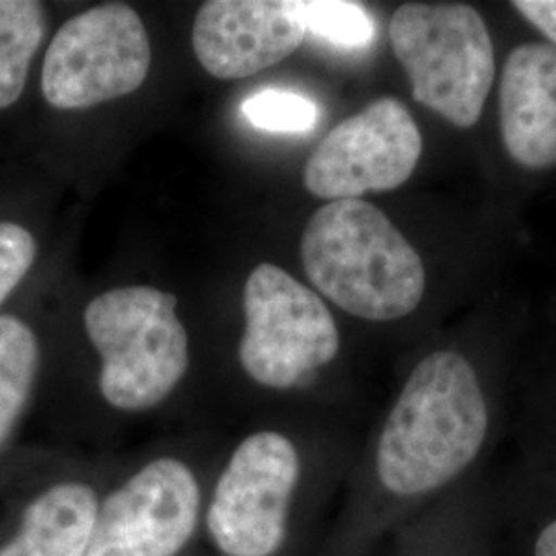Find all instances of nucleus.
<instances>
[{"label":"nucleus","mask_w":556,"mask_h":556,"mask_svg":"<svg viewBox=\"0 0 556 556\" xmlns=\"http://www.w3.org/2000/svg\"><path fill=\"white\" fill-rule=\"evenodd\" d=\"M489 410L472 365L452 351L422 358L379 435L376 472L400 498L438 491L462 475L486 439Z\"/></svg>","instance_id":"obj_1"},{"label":"nucleus","mask_w":556,"mask_h":556,"mask_svg":"<svg viewBox=\"0 0 556 556\" xmlns=\"http://www.w3.org/2000/svg\"><path fill=\"white\" fill-rule=\"evenodd\" d=\"M301 260L319 293L357 318H404L425 295L417 250L363 200H337L316 211L303 231Z\"/></svg>","instance_id":"obj_2"},{"label":"nucleus","mask_w":556,"mask_h":556,"mask_svg":"<svg viewBox=\"0 0 556 556\" xmlns=\"http://www.w3.org/2000/svg\"><path fill=\"white\" fill-rule=\"evenodd\" d=\"M85 330L101 357V396L122 413L157 408L190 367L176 298L155 287L101 293L85 309Z\"/></svg>","instance_id":"obj_3"},{"label":"nucleus","mask_w":556,"mask_h":556,"mask_svg":"<svg viewBox=\"0 0 556 556\" xmlns=\"http://www.w3.org/2000/svg\"><path fill=\"white\" fill-rule=\"evenodd\" d=\"M390 40L418 103L459 128L477 124L495 79L493 41L477 9L402 4L390 21Z\"/></svg>","instance_id":"obj_4"},{"label":"nucleus","mask_w":556,"mask_h":556,"mask_svg":"<svg viewBox=\"0 0 556 556\" xmlns=\"http://www.w3.org/2000/svg\"><path fill=\"white\" fill-rule=\"evenodd\" d=\"M301 480L293 441L256 431L239 441L206 491L202 534L219 556H278L287 546Z\"/></svg>","instance_id":"obj_5"},{"label":"nucleus","mask_w":556,"mask_h":556,"mask_svg":"<svg viewBox=\"0 0 556 556\" xmlns=\"http://www.w3.org/2000/svg\"><path fill=\"white\" fill-rule=\"evenodd\" d=\"M243 314L239 363L258 386L289 390L338 355L330 309L275 264H260L245 280Z\"/></svg>","instance_id":"obj_6"},{"label":"nucleus","mask_w":556,"mask_h":556,"mask_svg":"<svg viewBox=\"0 0 556 556\" xmlns=\"http://www.w3.org/2000/svg\"><path fill=\"white\" fill-rule=\"evenodd\" d=\"M151 68V40L139 13L122 2L87 9L50 41L41 93L56 110H83L137 91Z\"/></svg>","instance_id":"obj_7"},{"label":"nucleus","mask_w":556,"mask_h":556,"mask_svg":"<svg viewBox=\"0 0 556 556\" xmlns=\"http://www.w3.org/2000/svg\"><path fill=\"white\" fill-rule=\"evenodd\" d=\"M204 498L190 464L155 457L101 495L87 556H181L202 532Z\"/></svg>","instance_id":"obj_8"},{"label":"nucleus","mask_w":556,"mask_h":556,"mask_svg":"<svg viewBox=\"0 0 556 556\" xmlns=\"http://www.w3.org/2000/svg\"><path fill=\"white\" fill-rule=\"evenodd\" d=\"M420 153L422 137L406 105L379 98L319 142L305 165L303 184L318 199L358 200L402 186Z\"/></svg>","instance_id":"obj_9"},{"label":"nucleus","mask_w":556,"mask_h":556,"mask_svg":"<svg viewBox=\"0 0 556 556\" xmlns=\"http://www.w3.org/2000/svg\"><path fill=\"white\" fill-rule=\"evenodd\" d=\"M305 34L291 2L211 0L194 20L192 48L215 79H245L291 56Z\"/></svg>","instance_id":"obj_10"},{"label":"nucleus","mask_w":556,"mask_h":556,"mask_svg":"<svg viewBox=\"0 0 556 556\" xmlns=\"http://www.w3.org/2000/svg\"><path fill=\"white\" fill-rule=\"evenodd\" d=\"M501 135L523 167L556 165V46L523 43L501 79Z\"/></svg>","instance_id":"obj_11"},{"label":"nucleus","mask_w":556,"mask_h":556,"mask_svg":"<svg viewBox=\"0 0 556 556\" xmlns=\"http://www.w3.org/2000/svg\"><path fill=\"white\" fill-rule=\"evenodd\" d=\"M100 498L85 480L50 484L25 505L15 532L0 544V556L89 555Z\"/></svg>","instance_id":"obj_12"},{"label":"nucleus","mask_w":556,"mask_h":556,"mask_svg":"<svg viewBox=\"0 0 556 556\" xmlns=\"http://www.w3.org/2000/svg\"><path fill=\"white\" fill-rule=\"evenodd\" d=\"M40 374V342L27 321L0 316V450L13 438Z\"/></svg>","instance_id":"obj_13"},{"label":"nucleus","mask_w":556,"mask_h":556,"mask_svg":"<svg viewBox=\"0 0 556 556\" xmlns=\"http://www.w3.org/2000/svg\"><path fill=\"white\" fill-rule=\"evenodd\" d=\"M46 34L43 7L34 0H0V110L23 96L31 60Z\"/></svg>","instance_id":"obj_14"},{"label":"nucleus","mask_w":556,"mask_h":556,"mask_svg":"<svg viewBox=\"0 0 556 556\" xmlns=\"http://www.w3.org/2000/svg\"><path fill=\"white\" fill-rule=\"evenodd\" d=\"M291 9L305 31L334 46L365 48L376 38V23L357 2L293 0Z\"/></svg>","instance_id":"obj_15"},{"label":"nucleus","mask_w":556,"mask_h":556,"mask_svg":"<svg viewBox=\"0 0 556 556\" xmlns=\"http://www.w3.org/2000/svg\"><path fill=\"white\" fill-rule=\"evenodd\" d=\"M241 114L270 132H307L318 122L314 101L282 89H264L241 103Z\"/></svg>","instance_id":"obj_16"},{"label":"nucleus","mask_w":556,"mask_h":556,"mask_svg":"<svg viewBox=\"0 0 556 556\" xmlns=\"http://www.w3.org/2000/svg\"><path fill=\"white\" fill-rule=\"evenodd\" d=\"M38 256V243L29 229L13 220H0V305L27 277Z\"/></svg>","instance_id":"obj_17"},{"label":"nucleus","mask_w":556,"mask_h":556,"mask_svg":"<svg viewBox=\"0 0 556 556\" xmlns=\"http://www.w3.org/2000/svg\"><path fill=\"white\" fill-rule=\"evenodd\" d=\"M514 7L556 43V0H516Z\"/></svg>","instance_id":"obj_18"},{"label":"nucleus","mask_w":556,"mask_h":556,"mask_svg":"<svg viewBox=\"0 0 556 556\" xmlns=\"http://www.w3.org/2000/svg\"><path fill=\"white\" fill-rule=\"evenodd\" d=\"M534 556H556V519L551 521L536 540Z\"/></svg>","instance_id":"obj_19"}]
</instances>
